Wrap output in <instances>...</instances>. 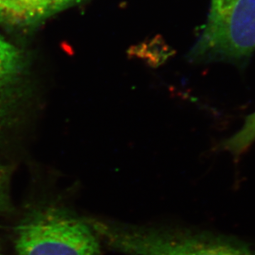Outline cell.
I'll list each match as a JSON object with an SVG mask.
<instances>
[{
    "label": "cell",
    "mask_w": 255,
    "mask_h": 255,
    "mask_svg": "<svg viewBox=\"0 0 255 255\" xmlns=\"http://www.w3.org/2000/svg\"><path fill=\"white\" fill-rule=\"evenodd\" d=\"M99 239L128 255H255L236 241L193 231L137 228L89 220Z\"/></svg>",
    "instance_id": "obj_1"
},
{
    "label": "cell",
    "mask_w": 255,
    "mask_h": 255,
    "mask_svg": "<svg viewBox=\"0 0 255 255\" xmlns=\"http://www.w3.org/2000/svg\"><path fill=\"white\" fill-rule=\"evenodd\" d=\"M255 51V0H211L206 24L188 55L193 63L243 66Z\"/></svg>",
    "instance_id": "obj_2"
},
{
    "label": "cell",
    "mask_w": 255,
    "mask_h": 255,
    "mask_svg": "<svg viewBox=\"0 0 255 255\" xmlns=\"http://www.w3.org/2000/svg\"><path fill=\"white\" fill-rule=\"evenodd\" d=\"M100 239L87 220L47 206L27 215L16 228L17 255H100Z\"/></svg>",
    "instance_id": "obj_3"
},
{
    "label": "cell",
    "mask_w": 255,
    "mask_h": 255,
    "mask_svg": "<svg viewBox=\"0 0 255 255\" xmlns=\"http://www.w3.org/2000/svg\"><path fill=\"white\" fill-rule=\"evenodd\" d=\"M26 64L19 50L0 36V130L16 118L28 92Z\"/></svg>",
    "instance_id": "obj_4"
},
{
    "label": "cell",
    "mask_w": 255,
    "mask_h": 255,
    "mask_svg": "<svg viewBox=\"0 0 255 255\" xmlns=\"http://www.w3.org/2000/svg\"><path fill=\"white\" fill-rule=\"evenodd\" d=\"M76 0H7L0 6V21L29 24L66 7Z\"/></svg>",
    "instance_id": "obj_5"
},
{
    "label": "cell",
    "mask_w": 255,
    "mask_h": 255,
    "mask_svg": "<svg viewBox=\"0 0 255 255\" xmlns=\"http://www.w3.org/2000/svg\"><path fill=\"white\" fill-rule=\"evenodd\" d=\"M255 142V111L246 119L241 129L222 142L221 149L230 152L234 157H240Z\"/></svg>",
    "instance_id": "obj_6"
},
{
    "label": "cell",
    "mask_w": 255,
    "mask_h": 255,
    "mask_svg": "<svg viewBox=\"0 0 255 255\" xmlns=\"http://www.w3.org/2000/svg\"><path fill=\"white\" fill-rule=\"evenodd\" d=\"M9 178V168L0 165V207H2L7 201V187Z\"/></svg>",
    "instance_id": "obj_7"
},
{
    "label": "cell",
    "mask_w": 255,
    "mask_h": 255,
    "mask_svg": "<svg viewBox=\"0 0 255 255\" xmlns=\"http://www.w3.org/2000/svg\"><path fill=\"white\" fill-rule=\"evenodd\" d=\"M6 1H7V0H0V6H1L3 2H6Z\"/></svg>",
    "instance_id": "obj_8"
}]
</instances>
